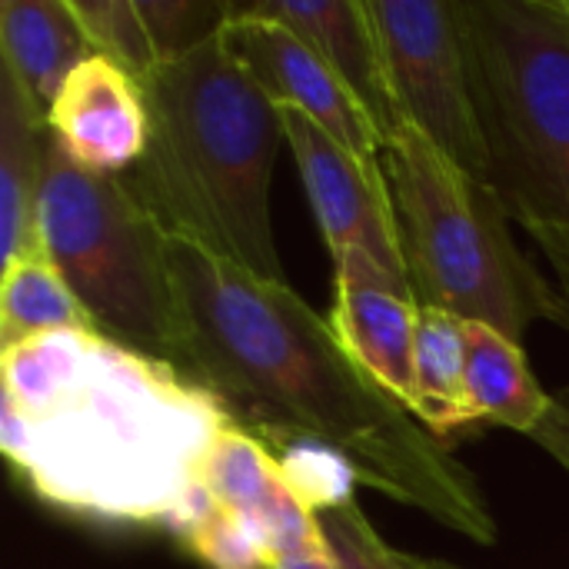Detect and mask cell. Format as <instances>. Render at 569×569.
Segmentation results:
<instances>
[{
    "instance_id": "6da1fadb",
    "label": "cell",
    "mask_w": 569,
    "mask_h": 569,
    "mask_svg": "<svg viewBox=\"0 0 569 569\" xmlns=\"http://www.w3.org/2000/svg\"><path fill=\"white\" fill-rule=\"evenodd\" d=\"M173 367L267 443L297 440L357 483L493 547L497 517L477 473L433 437L290 287L170 237Z\"/></svg>"
},
{
    "instance_id": "7a4b0ae2",
    "label": "cell",
    "mask_w": 569,
    "mask_h": 569,
    "mask_svg": "<svg viewBox=\"0 0 569 569\" xmlns=\"http://www.w3.org/2000/svg\"><path fill=\"white\" fill-rule=\"evenodd\" d=\"M227 427L220 400L170 360L97 330L0 350V447L60 510L167 527Z\"/></svg>"
},
{
    "instance_id": "3957f363",
    "label": "cell",
    "mask_w": 569,
    "mask_h": 569,
    "mask_svg": "<svg viewBox=\"0 0 569 569\" xmlns=\"http://www.w3.org/2000/svg\"><path fill=\"white\" fill-rule=\"evenodd\" d=\"M147 150L127 183L170 237L287 283L270 227L280 110L230 47L227 27L140 80Z\"/></svg>"
},
{
    "instance_id": "277c9868",
    "label": "cell",
    "mask_w": 569,
    "mask_h": 569,
    "mask_svg": "<svg viewBox=\"0 0 569 569\" xmlns=\"http://www.w3.org/2000/svg\"><path fill=\"white\" fill-rule=\"evenodd\" d=\"M380 163L420 307L487 323L517 343L533 323H563L557 283L513 240V217L487 180L453 163L413 123L390 133Z\"/></svg>"
},
{
    "instance_id": "5b68a950",
    "label": "cell",
    "mask_w": 569,
    "mask_h": 569,
    "mask_svg": "<svg viewBox=\"0 0 569 569\" xmlns=\"http://www.w3.org/2000/svg\"><path fill=\"white\" fill-rule=\"evenodd\" d=\"M487 183L507 213L569 227V0H460Z\"/></svg>"
},
{
    "instance_id": "8992f818",
    "label": "cell",
    "mask_w": 569,
    "mask_h": 569,
    "mask_svg": "<svg viewBox=\"0 0 569 569\" xmlns=\"http://www.w3.org/2000/svg\"><path fill=\"white\" fill-rule=\"evenodd\" d=\"M40 243L97 333L173 363L170 233L120 173L77 163L50 133Z\"/></svg>"
},
{
    "instance_id": "52a82bcc",
    "label": "cell",
    "mask_w": 569,
    "mask_h": 569,
    "mask_svg": "<svg viewBox=\"0 0 569 569\" xmlns=\"http://www.w3.org/2000/svg\"><path fill=\"white\" fill-rule=\"evenodd\" d=\"M383 43L403 123H413L453 163L490 177L477 113L460 0H367Z\"/></svg>"
},
{
    "instance_id": "ba28073f",
    "label": "cell",
    "mask_w": 569,
    "mask_h": 569,
    "mask_svg": "<svg viewBox=\"0 0 569 569\" xmlns=\"http://www.w3.org/2000/svg\"><path fill=\"white\" fill-rule=\"evenodd\" d=\"M280 123L330 257L340 260L343 253L360 250L397 287L413 293L380 157L350 150L300 110H280Z\"/></svg>"
},
{
    "instance_id": "9c48e42d",
    "label": "cell",
    "mask_w": 569,
    "mask_h": 569,
    "mask_svg": "<svg viewBox=\"0 0 569 569\" xmlns=\"http://www.w3.org/2000/svg\"><path fill=\"white\" fill-rule=\"evenodd\" d=\"M193 493L237 520L273 560L323 543L317 510L280 457L243 427H227L210 447Z\"/></svg>"
},
{
    "instance_id": "30bf717a",
    "label": "cell",
    "mask_w": 569,
    "mask_h": 569,
    "mask_svg": "<svg viewBox=\"0 0 569 569\" xmlns=\"http://www.w3.org/2000/svg\"><path fill=\"white\" fill-rule=\"evenodd\" d=\"M227 37L240 63L277 110H300L350 150L380 157L383 133L367 107L293 30L233 3Z\"/></svg>"
},
{
    "instance_id": "8fae6325",
    "label": "cell",
    "mask_w": 569,
    "mask_h": 569,
    "mask_svg": "<svg viewBox=\"0 0 569 569\" xmlns=\"http://www.w3.org/2000/svg\"><path fill=\"white\" fill-rule=\"evenodd\" d=\"M337 267L333 330L347 350L413 413L417 397V320L420 303L397 287L367 253L350 250Z\"/></svg>"
},
{
    "instance_id": "7c38bea8",
    "label": "cell",
    "mask_w": 569,
    "mask_h": 569,
    "mask_svg": "<svg viewBox=\"0 0 569 569\" xmlns=\"http://www.w3.org/2000/svg\"><path fill=\"white\" fill-rule=\"evenodd\" d=\"M53 140L97 173L133 170L147 150V100L140 83L103 57H87L47 110Z\"/></svg>"
},
{
    "instance_id": "4fadbf2b",
    "label": "cell",
    "mask_w": 569,
    "mask_h": 569,
    "mask_svg": "<svg viewBox=\"0 0 569 569\" xmlns=\"http://www.w3.org/2000/svg\"><path fill=\"white\" fill-rule=\"evenodd\" d=\"M240 7L283 23L307 47H313L317 57L367 107V113L373 117V123L383 133V143L403 123L397 100H393L383 43L373 27L367 0H317V3L253 0V3H240Z\"/></svg>"
},
{
    "instance_id": "5bb4252c",
    "label": "cell",
    "mask_w": 569,
    "mask_h": 569,
    "mask_svg": "<svg viewBox=\"0 0 569 569\" xmlns=\"http://www.w3.org/2000/svg\"><path fill=\"white\" fill-rule=\"evenodd\" d=\"M50 123L30 90L0 67V247L3 267L43 253L40 190L47 173Z\"/></svg>"
},
{
    "instance_id": "9a60e30c",
    "label": "cell",
    "mask_w": 569,
    "mask_h": 569,
    "mask_svg": "<svg viewBox=\"0 0 569 569\" xmlns=\"http://www.w3.org/2000/svg\"><path fill=\"white\" fill-rule=\"evenodd\" d=\"M93 57L70 0H3L0 3V67L50 110L63 80Z\"/></svg>"
},
{
    "instance_id": "2e32d148",
    "label": "cell",
    "mask_w": 569,
    "mask_h": 569,
    "mask_svg": "<svg viewBox=\"0 0 569 569\" xmlns=\"http://www.w3.org/2000/svg\"><path fill=\"white\" fill-rule=\"evenodd\" d=\"M467 343V397L480 423H497L513 433L533 437L543 423L553 393L530 373L523 343L487 323L463 320Z\"/></svg>"
},
{
    "instance_id": "e0dca14e",
    "label": "cell",
    "mask_w": 569,
    "mask_h": 569,
    "mask_svg": "<svg viewBox=\"0 0 569 569\" xmlns=\"http://www.w3.org/2000/svg\"><path fill=\"white\" fill-rule=\"evenodd\" d=\"M413 377H417L413 417L433 437L443 440L477 423L467 397V343H463L460 317L437 307H420Z\"/></svg>"
},
{
    "instance_id": "ac0fdd59",
    "label": "cell",
    "mask_w": 569,
    "mask_h": 569,
    "mask_svg": "<svg viewBox=\"0 0 569 569\" xmlns=\"http://www.w3.org/2000/svg\"><path fill=\"white\" fill-rule=\"evenodd\" d=\"M60 330H97L47 253L3 267L0 287V350Z\"/></svg>"
},
{
    "instance_id": "d6986e66",
    "label": "cell",
    "mask_w": 569,
    "mask_h": 569,
    "mask_svg": "<svg viewBox=\"0 0 569 569\" xmlns=\"http://www.w3.org/2000/svg\"><path fill=\"white\" fill-rule=\"evenodd\" d=\"M70 7L90 50L117 63L137 83L160 67V53L137 10V0H70Z\"/></svg>"
},
{
    "instance_id": "ffe728a7",
    "label": "cell",
    "mask_w": 569,
    "mask_h": 569,
    "mask_svg": "<svg viewBox=\"0 0 569 569\" xmlns=\"http://www.w3.org/2000/svg\"><path fill=\"white\" fill-rule=\"evenodd\" d=\"M320 533L337 560V569H463L443 560H423L390 547L377 527L367 520L353 493H343L323 507H317Z\"/></svg>"
},
{
    "instance_id": "44dd1931",
    "label": "cell",
    "mask_w": 569,
    "mask_h": 569,
    "mask_svg": "<svg viewBox=\"0 0 569 569\" xmlns=\"http://www.w3.org/2000/svg\"><path fill=\"white\" fill-rule=\"evenodd\" d=\"M137 10L153 37V47L163 60H173L230 23L233 3H207V0H137Z\"/></svg>"
},
{
    "instance_id": "7402d4cb",
    "label": "cell",
    "mask_w": 569,
    "mask_h": 569,
    "mask_svg": "<svg viewBox=\"0 0 569 569\" xmlns=\"http://www.w3.org/2000/svg\"><path fill=\"white\" fill-rule=\"evenodd\" d=\"M540 257L553 270V283L563 300V330H569V227H553V223H527L523 227Z\"/></svg>"
},
{
    "instance_id": "603a6c76",
    "label": "cell",
    "mask_w": 569,
    "mask_h": 569,
    "mask_svg": "<svg viewBox=\"0 0 569 569\" xmlns=\"http://www.w3.org/2000/svg\"><path fill=\"white\" fill-rule=\"evenodd\" d=\"M557 467H563L569 477V387H563L560 393H553L550 410L543 417V423L533 430L530 437Z\"/></svg>"
},
{
    "instance_id": "cb8c5ba5",
    "label": "cell",
    "mask_w": 569,
    "mask_h": 569,
    "mask_svg": "<svg viewBox=\"0 0 569 569\" xmlns=\"http://www.w3.org/2000/svg\"><path fill=\"white\" fill-rule=\"evenodd\" d=\"M270 569H337V560H333V553H330V547L323 540L317 547H307V550H297V553H287V557L273 560Z\"/></svg>"
}]
</instances>
